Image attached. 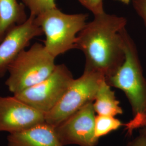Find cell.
<instances>
[{
    "label": "cell",
    "instance_id": "cell-1",
    "mask_svg": "<svg viewBox=\"0 0 146 146\" xmlns=\"http://www.w3.org/2000/svg\"><path fill=\"white\" fill-rule=\"evenodd\" d=\"M127 20L105 12L94 15L79 33L76 49L84 52V69L103 75L106 79L120 68L125 59L122 31Z\"/></svg>",
    "mask_w": 146,
    "mask_h": 146
},
{
    "label": "cell",
    "instance_id": "cell-2",
    "mask_svg": "<svg viewBox=\"0 0 146 146\" xmlns=\"http://www.w3.org/2000/svg\"><path fill=\"white\" fill-rule=\"evenodd\" d=\"M125 59L115 73L105 79L111 87L125 94L131 104L132 119L124 124L127 134L146 125V79L145 78L135 44L126 29L122 31Z\"/></svg>",
    "mask_w": 146,
    "mask_h": 146
},
{
    "label": "cell",
    "instance_id": "cell-3",
    "mask_svg": "<svg viewBox=\"0 0 146 146\" xmlns=\"http://www.w3.org/2000/svg\"><path fill=\"white\" fill-rule=\"evenodd\" d=\"M87 17L86 14L64 13L57 7L35 17L46 36L43 45L47 51L56 58L76 49L77 36L86 26Z\"/></svg>",
    "mask_w": 146,
    "mask_h": 146
},
{
    "label": "cell",
    "instance_id": "cell-4",
    "mask_svg": "<svg viewBox=\"0 0 146 146\" xmlns=\"http://www.w3.org/2000/svg\"><path fill=\"white\" fill-rule=\"evenodd\" d=\"M55 59L38 43L23 50L8 68L5 84L9 90L15 95L43 81L56 67Z\"/></svg>",
    "mask_w": 146,
    "mask_h": 146
},
{
    "label": "cell",
    "instance_id": "cell-5",
    "mask_svg": "<svg viewBox=\"0 0 146 146\" xmlns=\"http://www.w3.org/2000/svg\"><path fill=\"white\" fill-rule=\"evenodd\" d=\"M104 79L100 73L84 69L80 78L73 80L57 104L45 114L46 122L55 127L86 104L93 102Z\"/></svg>",
    "mask_w": 146,
    "mask_h": 146
},
{
    "label": "cell",
    "instance_id": "cell-6",
    "mask_svg": "<svg viewBox=\"0 0 146 146\" xmlns=\"http://www.w3.org/2000/svg\"><path fill=\"white\" fill-rule=\"evenodd\" d=\"M74 79L65 64H58L43 81L14 95L46 114L57 104Z\"/></svg>",
    "mask_w": 146,
    "mask_h": 146
},
{
    "label": "cell",
    "instance_id": "cell-7",
    "mask_svg": "<svg viewBox=\"0 0 146 146\" xmlns=\"http://www.w3.org/2000/svg\"><path fill=\"white\" fill-rule=\"evenodd\" d=\"M95 117L93 102H89L55 127L63 146H96L99 139L95 133Z\"/></svg>",
    "mask_w": 146,
    "mask_h": 146
},
{
    "label": "cell",
    "instance_id": "cell-8",
    "mask_svg": "<svg viewBox=\"0 0 146 146\" xmlns=\"http://www.w3.org/2000/svg\"><path fill=\"white\" fill-rule=\"evenodd\" d=\"M44 122V113L33 108L14 95L0 96V132L14 133Z\"/></svg>",
    "mask_w": 146,
    "mask_h": 146
},
{
    "label": "cell",
    "instance_id": "cell-9",
    "mask_svg": "<svg viewBox=\"0 0 146 146\" xmlns=\"http://www.w3.org/2000/svg\"><path fill=\"white\" fill-rule=\"evenodd\" d=\"M43 34L35 21V17L30 16L26 21L14 27L0 42V77L3 76L11 64L32 39Z\"/></svg>",
    "mask_w": 146,
    "mask_h": 146
},
{
    "label": "cell",
    "instance_id": "cell-10",
    "mask_svg": "<svg viewBox=\"0 0 146 146\" xmlns=\"http://www.w3.org/2000/svg\"><path fill=\"white\" fill-rule=\"evenodd\" d=\"M7 141L8 146H63L55 127L46 122L9 134Z\"/></svg>",
    "mask_w": 146,
    "mask_h": 146
},
{
    "label": "cell",
    "instance_id": "cell-11",
    "mask_svg": "<svg viewBox=\"0 0 146 146\" xmlns=\"http://www.w3.org/2000/svg\"><path fill=\"white\" fill-rule=\"evenodd\" d=\"M27 19L23 4L17 0H0V42L14 27Z\"/></svg>",
    "mask_w": 146,
    "mask_h": 146
},
{
    "label": "cell",
    "instance_id": "cell-12",
    "mask_svg": "<svg viewBox=\"0 0 146 146\" xmlns=\"http://www.w3.org/2000/svg\"><path fill=\"white\" fill-rule=\"evenodd\" d=\"M111 87L105 79L100 84L93 102V107L96 115L115 117L123 114L120 102L116 99L115 92Z\"/></svg>",
    "mask_w": 146,
    "mask_h": 146
},
{
    "label": "cell",
    "instance_id": "cell-13",
    "mask_svg": "<svg viewBox=\"0 0 146 146\" xmlns=\"http://www.w3.org/2000/svg\"><path fill=\"white\" fill-rule=\"evenodd\" d=\"M124 124L114 116L108 115H96L95 120V133L96 137H100L115 131Z\"/></svg>",
    "mask_w": 146,
    "mask_h": 146
},
{
    "label": "cell",
    "instance_id": "cell-14",
    "mask_svg": "<svg viewBox=\"0 0 146 146\" xmlns=\"http://www.w3.org/2000/svg\"><path fill=\"white\" fill-rule=\"evenodd\" d=\"M31 11V15L36 17L46 11L56 8L55 0H22Z\"/></svg>",
    "mask_w": 146,
    "mask_h": 146
},
{
    "label": "cell",
    "instance_id": "cell-15",
    "mask_svg": "<svg viewBox=\"0 0 146 146\" xmlns=\"http://www.w3.org/2000/svg\"><path fill=\"white\" fill-rule=\"evenodd\" d=\"M80 3L94 15L104 13L103 0H78Z\"/></svg>",
    "mask_w": 146,
    "mask_h": 146
},
{
    "label": "cell",
    "instance_id": "cell-16",
    "mask_svg": "<svg viewBox=\"0 0 146 146\" xmlns=\"http://www.w3.org/2000/svg\"><path fill=\"white\" fill-rule=\"evenodd\" d=\"M136 13L143 20L146 27V0H131Z\"/></svg>",
    "mask_w": 146,
    "mask_h": 146
},
{
    "label": "cell",
    "instance_id": "cell-17",
    "mask_svg": "<svg viewBox=\"0 0 146 146\" xmlns=\"http://www.w3.org/2000/svg\"><path fill=\"white\" fill-rule=\"evenodd\" d=\"M127 146H146V132L140 129V134L128 142Z\"/></svg>",
    "mask_w": 146,
    "mask_h": 146
},
{
    "label": "cell",
    "instance_id": "cell-18",
    "mask_svg": "<svg viewBox=\"0 0 146 146\" xmlns=\"http://www.w3.org/2000/svg\"><path fill=\"white\" fill-rule=\"evenodd\" d=\"M117 1H120L121 2L125 4H128L131 2V0H117Z\"/></svg>",
    "mask_w": 146,
    "mask_h": 146
},
{
    "label": "cell",
    "instance_id": "cell-19",
    "mask_svg": "<svg viewBox=\"0 0 146 146\" xmlns=\"http://www.w3.org/2000/svg\"><path fill=\"white\" fill-rule=\"evenodd\" d=\"M141 130H142V131H144L146 132V126H145L144 127H143V128H141Z\"/></svg>",
    "mask_w": 146,
    "mask_h": 146
}]
</instances>
